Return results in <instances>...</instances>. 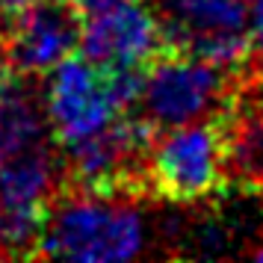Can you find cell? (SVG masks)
I'll use <instances>...</instances> for the list:
<instances>
[{
    "instance_id": "obj_1",
    "label": "cell",
    "mask_w": 263,
    "mask_h": 263,
    "mask_svg": "<svg viewBox=\"0 0 263 263\" xmlns=\"http://www.w3.org/2000/svg\"><path fill=\"white\" fill-rule=\"evenodd\" d=\"M231 104L207 119L160 127L154 133L145 154V195L175 204H195L228 190Z\"/></svg>"
},
{
    "instance_id": "obj_2",
    "label": "cell",
    "mask_w": 263,
    "mask_h": 263,
    "mask_svg": "<svg viewBox=\"0 0 263 263\" xmlns=\"http://www.w3.org/2000/svg\"><path fill=\"white\" fill-rule=\"evenodd\" d=\"M145 225L130 198L60 190L48 207L36 257L77 263L130 260L142 251Z\"/></svg>"
},
{
    "instance_id": "obj_3",
    "label": "cell",
    "mask_w": 263,
    "mask_h": 263,
    "mask_svg": "<svg viewBox=\"0 0 263 263\" xmlns=\"http://www.w3.org/2000/svg\"><path fill=\"white\" fill-rule=\"evenodd\" d=\"M145 71L109 68L80 57L62 60L50 68L48 83V124L60 148L74 145L107 127L121 112L136 107Z\"/></svg>"
},
{
    "instance_id": "obj_4",
    "label": "cell",
    "mask_w": 263,
    "mask_h": 263,
    "mask_svg": "<svg viewBox=\"0 0 263 263\" xmlns=\"http://www.w3.org/2000/svg\"><path fill=\"white\" fill-rule=\"evenodd\" d=\"M157 127L142 112H121L107 127L60 148V190L136 198L145 195V154Z\"/></svg>"
},
{
    "instance_id": "obj_5",
    "label": "cell",
    "mask_w": 263,
    "mask_h": 263,
    "mask_svg": "<svg viewBox=\"0 0 263 263\" xmlns=\"http://www.w3.org/2000/svg\"><path fill=\"white\" fill-rule=\"evenodd\" d=\"M242 77L246 71H228L207 60L166 50L145 68L136 104L157 130L175 127L225 109L237 95Z\"/></svg>"
},
{
    "instance_id": "obj_6",
    "label": "cell",
    "mask_w": 263,
    "mask_h": 263,
    "mask_svg": "<svg viewBox=\"0 0 263 263\" xmlns=\"http://www.w3.org/2000/svg\"><path fill=\"white\" fill-rule=\"evenodd\" d=\"M77 0H27L0 12V60L15 77H39L80 50Z\"/></svg>"
},
{
    "instance_id": "obj_7",
    "label": "cell",
    "mask_w": 263,
    "mask_h": 263,
    "mask_svg": "<svg viewBox=\"0 0 263 263\" xmlns=\"http://www.w3.org/2000/svg\"><path fill=\"white\" fill-rule=\"evenodd\" d=\"M160 21L168 50L228 71L251 68L246 0H163Z\"/></svg>"
},
{
    "instance_id": "obj_8",
    "label": "cell",
    "mask_w": 263,
    "mask_h": 263,
    "mask_svg": "<svg viewBox=\"0 0 263 263\" xmlns=\"http://www.w3.org/2000/svg\"><path fill=\"white\" fill-rule=\"evenodd\" d=\"M166 50L163 21L145 0H121L109 9L86 15L83 21L80 53L92 62L145 71Z\"/></svg>"
},
{
    "instance_id": "obj_9",
    "label": "cell",
    "mask_w": 263,
    "mask_h": 263,
    "mask_svg": "<svg viewBox=\"0 0 263 263\" xmlns=\"http://www.w3.org/2000/svg\"><path fill=\"white\" fill-rule=\"evenodd\" d=\"M249 48H251V71L263 74V0H251Z\"/></svg>"
},
{
    "instance_id": "obj_10",
    "label": "cell",
    "mask_w": 263,
    "mask_h": 263,
    "mask_svg": "<svg viewBox=\"0 0 263 263\" xmlns=\"http://www.w3.org/2000/svg\"><path fill=\"white\" fill-rule=\"evenodd\" d=\"M254 257H257V260H263V249H257V251H254Z\"/></svg>"
}]
</instances>
